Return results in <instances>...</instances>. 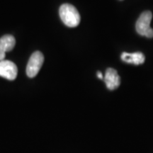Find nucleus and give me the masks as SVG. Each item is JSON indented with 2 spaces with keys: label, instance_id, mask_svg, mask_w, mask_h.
<instances>
[{
  "label": "nucleus",
  "instance_id": "obj_9",
  "mask_svg": "<svg viewBox=\"0 0 153 153\" xmlns=\"http://www.w3.org/2000/svg\"><path fill=\"white\" fill-rule=\"evenodd\" d=\"M97 76H98V77H99L100 79H104V76H103L102 73H101V72H99V71L97 72Z\"/></svg>",
  "mask_w": 153,
  "mask_h": 153
},
{
  "label": "nucleus",
  "instance_id": "obj_7",
  "mask_svg": "<svg viewBox=\"0 0 153 153\" xmlns=\"http://www.w3.org/2000/svg\"><path fill=\"white\" fill-rule=\"evenodd\" d=\"M16 44V41L13 36L5 35L0 38V50L7 53L12 51Z\"/></svg>",
  "mask_w": 153,
  "mask_h": 153
},
{
  "label": "nucleus",
  "instance_id": "obj_3",
  "mask_svg": "<svg viewBox=\"0 0 153 153\" xmlns=\"http://www.w3.org/2000/svg\"><path fill=\"white\" fill-rule=\"evenodd\" d=\"M43 55L40 51H36L31 55L26 66V74L28 77L33 78L37 75L43 65Z\"/></svg>",
  "mask_w": 153,
  "mask_h": 153
},
{
  "label": "nucleus",
  "instance_id": "obj_8",
  "mask_svg": "<svg viewBox=\"0 0 153 153\" xmlns=\"http://www.w3.org/2000/svg\"><path fill=\"white\" fill-rule=\"evenodd\" d=\"M6 56V53L4 52L3 51L0 50V61H2L4 60Z\"/></svg>",
  "mask_w": 153,
  "mask_h": 153
},
{
  "label": "nucleus",
  "instance_id": "obj_6",
  "mask_svg": "<svg viewBox=\"0 0 153 153\" xmlns=\"http://www.w3.org/2000/svg\"><path fill=\"white\" fill-rule=\"evenodd\" d=\"M123 62L133 65H141L145 62V55L140 52L136 53H123L120 56Z\"/></svg>",
  "mask_w": 153,
  "mask_h": 153
},
{
  "label": "nucleus",
  "instance_id": "obj_4",
  "mask_svg": "<svg viewBox=\"0 0 153 153\" xmlns=\"http://www.w3.org/2000/svg\"><path fill=\"white\" fill-rule=\"evenodd\" d=\"M18 74L16 65L10 60L0 61V76L9 80H14Z\"/></svg>",
  "mask_w": 153,
  "mask_h": 153
},
{
  "label": "nucleus",
  "instance_id": "obj_1",
  "mask_svg": "<svg viewBox=\"0 0 153 153\" xmlns=\"http://www.w3.org/2000/svg\"><path fill=\"white\" fill-rule=\"evenodd\" d=\"M59 14L62 22L68 27H76L79 24L81 20L79 13L77 9L70 4L61 5L59 9Z\"/></svg>",
  "mask_w": 153,
  "mask_h": 153
},
{
  "label": "nucleus",
  "instance_id": "obj_5",
  "mask_svg": "<svg viewBox=\"0 0 153 153\" xmlns=\"http://www.w3.org/2000/svg\"><path fill=\"white\" fill-rule=\"evenodd\" d=\"M104 80L107 88L110 90H114L120 86V79L117 71L114 68H108L106 70Z\"/></svg>",
  "mask_w": 153,
  "mask_h": 153
},
{
  "label": "nucleus",
  "instance_id": "obj_2",
  "mask_svg": "<svg viewBox=\"0 0 153 153\" xmlns=\"http://www.w3.org/2000/svg\"><path fill=\"white\" fill-rule=\"evenodd\" d=\"M152 14L150 11H144L137 19L135 28L137 33L147 38H153V29L150 27Z\"/></svg>",
  "mask_w": 153,
  "mask_h": 153
}]
</instances>
